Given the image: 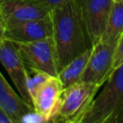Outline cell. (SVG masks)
<instances>
[{
  "label": "cell",
  "instance_id": "7",
  "mask_svg": "<svg viewBox=\"0 0 123 123\" xmlns=\"http://www.w3.org/2000/svg\"><path fill=\"white\" fill-rule=\"evenodd\" d=\"M117 41H99L92 46V52L81 81L103 86L112 73V57Z\"/></svg>",
  "mask_w": 123,
  "mask_h": 123
},
{
  "label": "cell",
  "instance_id": "4",
  "mask_svg": "<svg viewBox=\"0 0 123 123\" xmlns=\"http://www.w3.org/2000/svg\"><path fill=\"white\" fill-rule=\"evenodd\" d=\"M16 44L27 67L58 76V57L53 37Z\"/></svg>",
  "mask_w": 123,
  "mask_h": 123
},
{
  "label": "cell",
  "instance_id": "3",
  "mask_svg": "<svg viewBox=\"0 0 123 123\" xmlns=\"http://www.w3.org/2000/svg\"><path fill=\"white\" fill-rule=\"evenodd\" d=\"M101 86L95 83L79 81L64 87L51 122L82 123Z\"/></svg>",
  "mask_w": 123,
  "mask_h": 123
},
{
  "label": "cell",
  "instance_id": "2",
  "mask_svg": "<svg viewBox=\"0 0 123 123\" xmlns=\"http://www.w3.org/2000/svg\"><path fill=\"white\" fill-rule=\"evenodd\" d=\"M82 123H123V64L110 75Z\"/></svg>",
  "mask_w": 123,
  "mask_h": 123
},
{
  "label": "cell",
  "instance_id": "6",
  "mask_svg": "<svg viewBox=\"0 0 123 123\" xmlns=\"http://www.w3.org/2000/svg\"><path fill=\"white\" fill-rule=\"evenodd\" d=\"M82 18L91 46L96 45L105 31L113 0H78Z\"/></svg>",
  "mask_w": 123,
  "mask_h": 123
},
{
  "label": "cell",
  "instance_id": "19",
  "mask_svg": "<svg viewBox=\"0 0 123 123\" xmlns=\"http://www.w3.org/2000/svg\"><path fill=\"white\" fill-rule=\"evenodd\" d=\"M113 1H114V2H122L123 0H113Z\"/></svg>",
  "mask_w": 123,
  "mask_h": 123
},
{
  "label": "cell",
  "instance_id": "17",
  "mask_svg": "<svg viewBox=\"0 0 123 123\" xmlns=\"http://www.w3.org/2000/svg\"><path fill=\"white\" fill-rule=\"evenodd\" d=\"M0 123H12L11 117L1 107H0Z\"/></svg>",
  "mask_w": 123,
  "mask_h": 123
},
{
  "label": "cell",
  "instance_id": "13",
  "mask_svg": "<svg viewBox=\"0 0 123 123\" xmlns=\"http://www.w3.org/2000/svg\"><path fill=\"white\" fill-rule=\"evenodd\" d=\"M123 33V1L113 2L111 11L107 22V26L100 41L114 42L117 41Z\"/></svg>",
  "mask_w": 123,
  "mask_h": 123
},
{
  "label": "cell",
  "instance_id": "18",
  "mask_svg": "<svg viewBox=\"0 0 123 123\" xmlns=\"http://www.w3.org/2000/svg\"><path fill=\"white\" fill-rule=\"evenodd\" d=\"M6 29H7V25H6L5 21L3 20L1 14H0V42H2V41L6 38V37H5Z\"/></svg>",
  "mask_w": 123,
  "mask_h": 123
},
{
  "label": "cell",
  "instance_id": "12",
  "mask_svg": "<svg viewBox=\"0 0 123 123\" xmlns=\"http://www.w3.org/2000/svg\"><path fill=\"white\" fill-rule=\"evenodd\" d=\"M91 52H92V46L89 47L87 50H86L83 54L71 60L58 72V78L62 84L63 88L81 81V78L88 62Z\"/></svg>",
  "mask_w": 123,
  "mask_h": 123
},
{
  "label": "cell",
  "instance_id": "15",
  "mask_svg": "<svg viewBox=\"0 0 123 123\" xmlns=\"http://www.w3.org/2000/svg\"><path fill=\"white\" fill-rule=\"evenodd\" d=\"M123 64V33L117 39L112 57V71Z\"/></svg>",
  "mask_w": 123,
  "mask_h": 123
},
{
  "label": "cell",
  "instance_id": "9",
  "mask_svg": "<svg viewBox=\"0 0 123 123\" xmlns=\"http://www.w3.org/2000/svg\"><path fill=\"white\" fill-rule=\"evenodd\" d=\"M63 86L58 76H50L32 98L34 111L43 122H51L59 106Z\"/></svg>",
  "mask_w": 123,
  "mask_h": 123
},
{
  "label": "cell",
  "instance_id": "8",
  "mask_svg": "<svg viewBox=\"0 0 123 123\" xmlns=\"http://www.w3.org/2000/svg\"><path fill=\"white\" fill-rule=\"evenodd\" d=\"M53 37L51 12L45 16L26 22L7 26L5 37L17 43L32 42Z\"/></svg>",
  "mask_w": 123,
  "mask_h": 123
},
{
  "label": "cell",
  "instance_id": "1",
  "mask_svg": "<svg viewBox=\"0 0 123 123\" xmlns=\"http://www.w3.org/2000/svg\"><path fill=\"white\" fill-rule=\"evenodd\" d=\"M58 72L71 60L91 47L78 0H69L51 11Z\"/></svg>",
  "mask_w": 123,
  "mask_h": 123
},
{
  "label": "cell",
  "instance_id": "14",
  "mask_svg": "<svg viewBox=\"0 0 123 123\" xmlns=\"http://www.w3.org/2000/svg\"><path fill=\"white\" fill-rule=\"evenodd\" d=\"M27 73H28V80H27L28 89H29L31 98H33V96L37 91V89L44 84V82L51 75L34 68H30V67H27Z\"/></svg>",
  "mask_w": 123,
  "mask_h": 123
},
{
  "label": "cell",
  "instance_id": "5",
  "mask_svg": "<svg viewBox=\"0 0 123 123\" xmlns=\"http://www.w3.org/2000/svg\"><path fill=\"white\" fill-rule=\"evenodd\" d=\"M0 62L12 78L19 95L25 102L33 107L27 84V66L19 53L16 42L8 38L0 42Z\"/></svg>",
  "mask_w": 123,
  "mask_h": 123
},
{
  "label": "cell",
  "instance_id": "16",
  "mask_svg": "<svg viewBox=\"0 0 123 123\" xmlns=\"http://www.w3.org/2000/svg\"><path fill=\"white\" fill-rule=\"evenodd\" d=\"M30 1L39 5L40 7L46 9L47 11L51 12L55 8H57V7L61 6V5H62V4L66 3L69 0H30Z\"/></svg>",
  "mask_w": 123,
  "mask_h": 123
},
{
  "label": "cell",
  "instance_id": "10",
  "mask_svg": "<svg viewBox=\"0 0 123 123\" xmlns=\"http://www.w3.org/2000/svg\"><path fill=\"white\" fill-rule=\"evenodd\" d=\"M49 12L30 0H0V14L7 26L38 19Z\"/></svg>",
  "mask_w": 123,
  "mask_h": 123
},
{
  "label": "cell",
  "instance_id": "11",
  "mask_svg": "<svg viewBox=\"0 0 123 123\" xmlns=\"http://www.w3.org/2000/svg\"><path fill=\"white\" fill-rule=\"evenodd\" d=\"M0 107L8 113L12 123L23 122L25 116L34 111V108L15 92L0 72Z\"/></svg>",
  "mask_w": 123,
  "mask_h": 123
}]
</instances>
